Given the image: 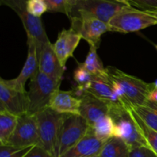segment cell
<instances>
[{"mask_svg":"<svg viewBox=\"0 0 157 157\" xmlns=\"http://www.w3.org/2000/svg\"><path fill=\"white\" fill-rule=\"evenodd\" d=\"M106 69L109 79L121 87L130 107L146 104L149 94L154 87V83H147L137 77L111 66H108Z\"/></svg>","mask_w":157,"mask_h":157,"instance_id":"obj_1","label":"cell"},{"mask_svg":"<svg viewBox=\"0 0 157 157\" xmlns=\"http://www.w3.org/2000/svg\"><path fill=\"white\" fill-rule=\"evenodd\" d=\"M157 25L156 12L127 6L118 12L108 23L110 32L131 33Z\"/></svg>","mask_w":157,"mask_h":157,"instance_id":"obj_2","label":"cell"},{"mask_svg":"<svg viewBox=\"0 0 157 157\" xmlns=\"http://www.w3.org/2000/svg\"><path fill=\"white\" fill-rule=\"evenodd\" d=\"M30 80L28 91L29 104L27 113L35 115L48 108L55 94L60 90L62 81L53 79L39 71Z\"/></svg>","mask_w":157,"mask_h":157,"instance_id":"obj_3","label":"cell"},{"mask_svg":"<svg viewBox=\"0 0 157 157\" xmlns=\"http://www.w3.org/2000/svg\"><path fill=\"white\" fill-rule=\"evenodd\" d=\"M109 115L112 118L115 127V136L127 143L130 148L147 147V141L141 134L133 118L130 108L122 104H112Z\"/></svg>","mask_w":157,"mask_h":157,"instance_id":"obj_4","label":"cell"},{"mask_svg":"<svg viewBox=\"0 0 157 157\" xmlns=\"http://www.w3.org/2000/svg\"><path fill=\"white\" fill-rule=\"evenodd\" d=\"M65 115L50 107L35 114L39 136L38 145L42 147L52 157H55L57 143Z\"/></svg>","mask_w":157,"mask_h":157,"instance_id":"obj_5","label":"cell"},{"mask_svg":"<svg viewBox=\"0 0 157 157\" xmlns=\"http://www.w3.org/2000/svg\"><path fill=\"white\" fill-rule=\"evenodd\" d=\"M2 6L10 8L18 15L27 34V40L35 41L37 54L49 41L41 18L35 17L27 10V0H0Z\"/></svg>","mask_w":157,"mask_h":157,"instance_id":"obj_6","label":"cell"},{"mask_svg":"<svg viewBox=\"0 0 157 157\" xmlns=\"http://www.w3.org/2000/svg\"><path fill=\"white\" fill-rule=\"evenodd\" d=\"M90 125L82 116L66 114L61 125L55 150V157H60L85 136Z\"/></svg>","mask_w":157,"mask_h":157,"instance_id":"obj_7","label":"cell"},{"mask_svg":"<svg viewBox=\"0 0 157 157\" xmlns=\"http://www.w3.org/2000/svg\"><path fill=\"white\" fill-rule=\"evenodd\" d=\"M71 28L78 32L90 46L99 48L101 36L109 31L108 25L101 20L82 12L78 11L69 18Z\"/></svg>","mask_w":157,"mask_h":157,"instance_id":"obj_8","label":"cell"},{"mask_svg":"<svg viewBox=\"0 0 157 157\" xmlns=\"http://www.w3.org/2000/svg\"><path fill=\"white\" fill-rule=\"evenodd\" d=\"M39 143L38 125L35 115L25 113L18 116V123L8 145L18 148L33 147Z\"/></svg>","mask_w":157,"mask_h":157,"instance_id":"obj_9","label":"cell"},{"mask_svg":"<svg viewBox=\"0 0 157 157\" xmlns=\"http://www.w3.org/2000/svg\"><path fill=\"white\" fill-rule=\"evenodd\" d=\"M29 100L27 91H20L0 78V110L20 116L27 113Z\"/></svg>","mask_w":157,"mask_h":157,"instance_id":"obj_10","label":"cell"},{"mask_svg":"<svg viewBox=\"0 0 157 157\" xmlns=\"http://www.w3.org/2000/svg\"><path fill=\"white\" fill-rule=\"evenodd\" d=\"M127 6L113 0H84L74 9L71 16L78 11H82L108 25L110 20Z\"/></svg>","mask_w":157,"mask_h":157,"instance_id":"obj_11","label":"cell"},{"mask_svg":"<svg viewBox=\"0 0 157 157\" xmlns=\"http://www.w3.org/2000/svg\"><path fill=\"white\" fill-rule=\"evenodd\" d=\"M81 99L80 115L92 127L100 119L109 114L110 104L96 98L88 92H84L80 96Z\"/></svg>","mask_w":157,"mask_h":157,"instance_id":"obj_12","label":"cell"},{"mask_svg":"<svg viewBox=\"0 0 157 157\" xmlns=\"http://www.w3.org/2000/svg\"><path fill=\"white\" fill-rule=\"evenodd\" d=\"M38 71L57 81H62L64 67L61 65L53 48V44L48 41L38 53Z\"/></svg>","mask_w":157,"mask_h":157,"instance_id":"obj_13","label":"cell"},{"mask_svg":"<svg viewBox=\"0 0 157 157\" xmlns=\"http://www.w3.org/2000/svg\"><path fill=\"white\" fill-rule=\"evenodd\" d=\"M28 56L21 72L17 78L11 80H6L9 85L20 91H26L25 88L26 81L32 78L38 71V58L37 54V46L35 41L27 40Z\"/></svg>","mask_w":157,"mask_h":157,"instance_id":"obj_14","label":"cell"},{"mask_svg":"<svg viewBox=\"0 0 157 157\" xmlns=\"http://www.w3.org/2000/svg\"><path fill=\"white\" fill-rule=\"evenodd\" d=\"M81 39H82L81 35L71 28L63 29L58 34L56 41L53 44V48L64 68L67 60L73 56Z\"/></svg>","mask_w":157,"mask_h":157,"instance_id":"obj_15","label":"cell"},{"mask_svg":"<svg viewBox=\"0 0 157 157\" xmlns=\"http://www.w3.org/2000/svg\"><path fill=\"white\" fill-rule=\"evenodd\" d=\"M81 99L74 91L58 90L54 95L49 107L64 114L80 115Z\"/></svg>","mask_w":157,"mask_h":157,"instance_id":"obj_16","label":"cell"},{"mask_svg":"<svg viewBox=\"0 0 157 157\" xmlns=\"http://www.w3.org/2000/svg\"><path fill=\"white\" fill-rule=\"evenodd\" d=\"M104 143L98 140L90 127L84 138L60 157H89L99 155Z\"/></svg>","mask_w":157,"mask_h":157,"instance_id":"obj_17","label":"cell"},{"mask_svg":"<svg viewBox=\"0 0 157 157\" xmlns=\"http://www.w3.org/2000/svg\"><path fill=\"white\" fill-rule=\"evenodd\" d=\"M86 92H88L96 98L106 101L110 105L121 104L117 97L115 94L113 86L107 75L94 76Z\"/></svg>","mask_w":157,"mask_h":157,"instance_id":"obj_18","label":"cell"},{"mask_svg":"<svg viewBox=\"0 0 157 157\" xmlns=\"http://www.w3.org/2000/svg\"><path fill=\"white\" fill-rule=\"evenodd\" d=\"M130 147L121 138H110L104 143L99 157H129Z\"/></svg>","mask_w":157,"mask_h":157,"instance_id":"obj_19","label":"cell"},{"mask_svg":"<svg viewBox=\"0 0 157 157\" xmlns=\"http://www.w3.org/2000/svg\"><path fill=\"white\" fill-rule=\"evenodd\" d=\"M18 117L8 110H0V145L7 144L16 127Z\"/></svg>","mask_w":157,"mask_h":157,"instance_id":"obj_20","label":"cell"},{"mask_svg":"<svg viewBox=\"0 0 157 157\" xmlns=\"http://www.w3.org/2000/svg\"><path fill=\"white\" fill-rule=\"evenodd\" d=\"M131 108L140 118L150 127L157 131V105L147 101L143 105L134 106Z\"/></svg>","mask_w":157,"mask_h":157,"instance_id":"obj_21","label":"cell"},{"mask_svg":"<svg viewBox=\"0 0 157 157\" xmlns=\"http://www.w3.org/2000/svg\"><path fill=\"white\" fill-rule=\"evenodd\" d=\"M90 128L95 136L104 143L115 136L114 124L109 114L100 119Z\"/></svg>","mask_w":157,"mask_h":157,"instance_id":"obj_22","label":"cell"},{"mask_svg":"<svg viewBox=\"0 0 157 157\" xmlns=\"http://www.w3.org/2000/svg\"><path fill=\"white\" fill-rule=\"evenodd\" d=\"M97 51L98 48L90 46L89 52L83 64L94 76H106L107 75V69L103 65L102 61L98 55Z\"/></svg>","mask_w":157,"mask_h":157,"instance_id":"obj_23","label":"cell"},{"mask_svg":"<svg viewBox=\"0 0 157 157\" xmlns=\"http://www.w3.org/2000/svg\"><path fill=\"white\" fill-rule=\"evenodd\" d=\"M73 77L77 84L76 90L73 91L79 97L86 92L87 87L94 78V76L86 69L83 63H78V66L74 71Z\"/></svg>","mask_w":157,"mask_h":157,"instance_id":"obj_24","label":"cell"},{"mask_svg":"<svg viewBox=\"0 0 157 157\" xmlns=\"http://www.w3.org/2000/svg\"><path fill=\"white\" fill-rule=\"evenodd\" d=\"M130 110H131L133 118L139 127L141 134L147 141L148 147L151 149L157 156V131L147 126L131 108Z\"/></svg>","mask_w":157,"mask_h":157,"instance_id":"obj_25","label":"cell"},{"mask_svg":"<svg viewBox=\"0 0 157 157\" xmlns=\"http://www.w3.org/2000/svg\"><path fill=\"white\" fill-rule=\"evenodd\" d=\"M33 147L18 148L8 145H0V157H25Z\"/></svg>","mask_w":157,"mask_h":157,"instance_id":"obj_26","label":"cell"},{"mask_svg":"<svg viewBox=\"0 0 157 157\" xmlns=\"http://www.w3.org/2000/svg\"><path fill=\"white\" fill-rule=\"evenodd\" d=\"M27 10L33 16L41 18L48 12V6L44 0H27Z\"/></svg>","mask_w":157,"mask_h":157,"instance_id":"obj_27","label":"cell"},{"mask_svg":"<svg viewBox=\"0 0 157 157\" xmlns=\"http://www.w3.org/2000/svg\"><path fill=\"white\" fill-rule=\"evenodd\" d=\"M48 6V12H59L69 16V8L67 0H44Z\"/></svg>","mask_w":157,"mask_h":157,"instance_id":"obj_28","label":"cell"},{"mask_svg":"<svg viewBox=\"0 0 157 157\" xmlns=\"http://www.w3.org/2000/svg\"><path fill=\"white\" fill-rule=\"evenodd\" d=\"M131 4L137 9L157 12V0H131Z\"/></svg>","mask_w":157,"mask_h":157,"instance_id":"obj_29","label":"cell"},{"mask_svg":"<svg viewBox=\"0 0 157 157\" xmlns=\"http://www.w3.org/2000/svg\"><path fill=\"white\" fill-rule=\"evenodd\" d=\"M129 157H157L154 152L147 147L130 148Z\"/></svg>","mask_w":157,"mask_h":157,"instance_id":"obj_30","label":"cell"},{"mask_svg":"<svg viewBox=\"0 0 157 157\" xmlns=\"http://www.w3.org/2000/svg\"><path fill=\"white\" fill-rule=\"evenodd\" d=\"M25 157H52L42 147L35 145Z\"/></svg>","mask_w":157,"mask_h":157,"instance_id":"obj_31","label":"cell"},{"mask_svg":"<svg viewBox=\"0 0 157 157\" xmlns=\"http://www.w3.org/2000/svg\"><path fill=\"white\" fill-rule=\"evenodd\" d=\"M83 1H84V0H67V5H68V8H69L68 18L71 16V13H72V12H73L74 9H75V8H76L77 6L80 4V3L82 2Z\"/></svg>","mask_w":157,"mask_h":157,"instance_id":"obj_32","label":"cell"},{"mask_svg":"<svg viewBox=\"0 0 157 157\" xmlns=\"http://www.w3.org/2000/svg\"><path fill=\"white\" fill-rule=\"evenodd\" d=\"M147 101H150V102L153 103V104H156L157 105V88L155 87V85L154 87H153V88L151 90L150 93L149 94Z\"/></svg>","mask_w":157,"mask_h":157,"instance_id":"obj_33","label":"cell"},{"mask_svg":"<svg viewBox=\"0 0 157 157\" xmlns=\"http://www.w3.org/2000/svg\"><path fill=\"white\" fill-rule=\"evenodd\" d=\"M113 1L121 3V4H124V5H126V6H132L131 0H113Z\"/></svg>","mask_w":157,"mask_h":157,"instance_id":"obj_34","label":"cell"},{"mask_svg":"<svg viewBox=\"0 0 157 157\" xmlns=\"http://www.w3.org/2000/svg\"><path fill=\"white\" fill-rule=\"evenodd\" d=\"M154 85H155V87H156V88H157V80L154 82Z\"/></svg>","mask_w":157,"mask_h":157,"instance_id":"obj_35","label":"cell"},{"mask_svg":"<svg viewBox=\"0 0 157 157\" xmlns=\"http://www.w3.org/2000/svg\"><path fill=\"white\" fill-rule=\"evenodd\" d=\"M89 157H99V155H96V156H89Z\"/></svg>","mask_w":157,"mask_h":157,"instance_id":"obj_36","label":"cell"},{"mask_svg":"<svg viewBox=\"0 0 157 157\" xmlns=\"http://www.w3.org/2000/svg\"><path fill=\"white\" fill-rule=\"evenodd\" d=\"M156 50H157V44L156 45Z\"/></svg>","mask_w":157,"mask_h":157,"instance_id":"obj_37","label":"cell"},{"mask_svg":"<svg viewBox=\"0 0 157 157\" xmlns=\"http://www.w3.org/2000/svg\"><path fill=\"white\" fill-rule=\"evenodd\" d=\"M156 12V15H157V12Z\"/></svg>","mask_w":157,"mask_h":157,"instance_id":"obj_38","label":"cell"}]
</instances>
